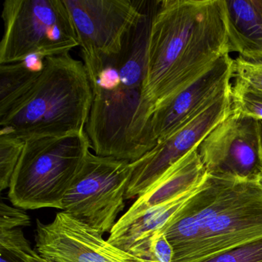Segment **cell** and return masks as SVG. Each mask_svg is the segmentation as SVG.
Masks as SVG:
<instances>
[{
	"instance_id": "13",
	"label": "cell",
	"mask_w": 262,
	"mask_h": 262,
	"mask_svg": "<svg viewBox=\"0 0 262 262\" xmlns=\"http://www.w3.org/2000/svg\"><path fill=\"white\" fill-rule=\"evenodd\" d=\"M208 174L205 187L161 230L172 245L174 254L196 240L217 216L232 206L252 181Z\"/></svg>"
},
{
	"instance_id": "12",
	"label": "cell",
	"mask_w": 262,
	"mask_h": 262,
	"mask_svg": "<svg viewBox=\"0 0 262 262\" xmlns=\"http://www.w3.org/2000/svg\"><path fill=\"white\" fill-rule=\"evenodd\" d=\"M233 60L229 54L222 56L197 80L154 111L142 141L145 154L231 86Z\"/></svg>"
},
{
	"instance_id": "7",
	"label": "cell",
	"mask_w": 262,
	"mask_h": 262,
	"mask_svg": "<svg viewBox=\"0 0 262 262\" xmlns=\"http://www.w3.org/2000/svg\"><path fill=\"white\" fill-rule=\"evenodd\" d=\"M231 84L217 99L188 122L156 144L142 157L131 162V180L126 199L139 197L166 170L192 150L234 111Z\"/></svg>"
},
{
	"instance_id": "17",
	"label": "cell",
	"mask_w": 262,
	"mask_h": 262,
	"mask_svg": "<svg viewBox=\"0 0 262 262\" xmlns=\"http://www.w3.org/2000/svg\"><path fill=\"white\" fill-rule=\"evenodd\" d=\"M45 58L35 54L15 63L0 65V107L7 105L39 76Z\"/></svg>"
},
{
	"instance_id": "11",
	"label": "cell",
	"mask_w": 262,
	"mask_h": 262,
	"mask_svg": "<svg viewBox=\"0 0 262 262\" xmlns=\"http://www.w3.org/2000/svg\"><path fill=\"white\" fill-rule=\"evenodd\" d=\"M36 225L34 250L50 262H156L122 251L65 211Z\"/></svg>"
},
{
	"instance_id": "4",
	"label": "cell",
	"mask_w": 262,
	"mask_h": 262,
	"mask_svg": "<svg viewBox=\"0 0 262 262\" xmlns=\"http://www.w3.org/2000/svg\"><path fill=\"white\" fill-rule=\"evenodd\" d=\"M91 148L85 131L26 141L9 188L22 209H62V200Z\"/></svg>"
},
{
	"instance_id": "26",
	"label": "cell",
	"mask_w": 262,
	"mask_h": 262,
	"mask_svg": "<svg viewBox=\"0 0 262 262\" xmlns=\"http://www.w3.org/2000/svg\"><path fill=\"white\" fill-rule=\"evenodd\" d=\"M257 182L262 188V172L260 173V174H259L258 177L257 178Z\"/></svg>"
},
{
	"instance_id": "8",
	"label": "cell",
	"mask_w": 262,
	"mask_h": 262,
	"mask_svg": "<svg viewBox=\"0 0 262 262\" xmlns=\"http://www.w3.org/2000/svg\"><path fill=\"white\" fill-rule=\"evenodd\" d=\"M73 21L82 55L119 54L128 33L143 16L146 1L63 0Z\"/></svg>"
},
{
	"instance_id": "19",
	"label": "cell",
	"mask_w": 262,
	"mask_h": 262,
	"mask_svg": "<svg viewBox=\"0 0 262 262\" xmlns=\"http://www.w3.org/2000/svg\"><path fill=\"white\" fill-rule=\"evenodd\" d=\"M25 141L0 135V190L10 188V182L16 165L24 150Z\"/></svg>"
},
{
	"instance_id": "15",
	"label": "cell",
	"mask_w": 262,
	"mask_h": 262,
	"mask_svg": "<svg viewBox=\"0 0 262 262\" xmlns=\"http://www.w3.org/2000/svg\"><path fill=\"white\" fill-rule=\"evenodd\" d=\"M229 53L262 63V0H221Z\"/></svg>"
},
{
	"instance_id": "9",
	"label": "cell",
	"mask_w": 262,
	"mask_h": 262,
	"mask_svg": "<svg viewBox=\"0 0 262 262\" xmlns=\"http://www.w3.org/2000/svg\"><path fill=\"white\" fill-rule=\"evenodd\" d=\"M197 150L207 172L255 180L262 172L260 121L234 110Z\"/></svg>"
},
{
	"instance_id": "20",
	"label": "cell",
	"mask_w": 262,
	"mask_h": 262,
	"mask_svg": "<svg viewBox=\"0 0 262 262\" xmlns=\"http://www.w3.org/2000/svg\"><path fill=\"white\" fill-rule=\"evenodd\" d=\"M233 85L262 96V63L248 62L241 57L233 60Z\"/></svg>"
},
{
	"instance_id": "23",
	"label": "cell",
	"mask_w": 262,
	"mask_h": 262,
	"mask_svg": "<svg viewBox=\"0 0 262 262\" xmlns=\"http://www.w3.org/2000/svg\"><path fill=\"white\" fill-rule=\"evenodd\" d=\"M30 219L28 214L16 207H11L4 202L0 204V231L29 226Z\"/></svg>"
},
{
	"instance_id": "16",
	"label": "cell",
	"mask_w": 262,
	"mask_h": 262,
	"mask_svg": "<svg viewBox=\"0 0 262 262\" xmlns=\"http://www.w3.org/2000/svg\"><path fill=\"white\" fill-rule=\"evenodd\" d=\"M207 174L195 148L166 170L138 197L131 208L119 220H129L151 207L180 195L202 182Z\"/></svg>"
},
{
	"instance_id": "10",
	"label": "cell",
	"mask_w": 262,
	"mask_h": 262,
	"mask_svg": "<svg viewBox=\"0 0 262 262\" xmlns=\"http://www.w3.org/2000/svg\"><path fill=\"white\" fill-rule=\"evenodd\" d=\"M262 238V188L250 182L238 200L217 216L172 262H204L222 253Z\"/></svg>"
},
{
	"instance_id": "24",
	"label": "cell",
	"mask_w": 262,
	"mask_h": 262,
	"mask_svg": "<svg viewBox=\"0 0 262 262\" xmlns=\"http://www.w3.org/2000/svg\"><path fill=\"white\" fill-rule=\"evenodd\" d=\"M149 251L150 257L153 261H173L174 249L172 245L161 231L156 232L150 240Z\"/></svg>"
},
{
	"instance_id": "22",
	"label": "cell",
	"mask_w": 262,
	"mask_h": 262,
	"mask_svg": "<svg viewBox=\"0 0 262 262\" xmlns=\"http://www.w3.org/2000/svg\"><path fill=\"white\" fill-rule=\"evenodd\" d=\"M204 262H262V238L222 253Z\"/></svg>"
},
{
	"instance_id": "5",
	"label": "cell",
	"mask_w": 262,
	"mask_h": 262,
	"mask_svg": "<svg viewBox=\"0 0 262 262\" xmlns=\"http://www.w3.org/2000/svg\"><path fill=\"white\" fill-rule=\"evenodd\" d=\"M2 19L0 65L21 62L35 54H67L79 47L63 0H6Z\"/></svg>"
},
{
	"instance_id": "6",
	"label": "cell",
	"mask_w": 262,
	"mask_h": 262,
	"mask_svg": "<svg viewBox=\"0 0 262 262\" xmlns=\"http://www.w3.org/2000/svg\"><path fill=\"white\" fill-rule=\"evenodd\" d=\"M131 162L89 152L62 200L65 211L101 234L110 232L125 207Z\"/></svg>"
},
{
	"instance_id": "18",
	"label": "cell",
	"mask_w": 262,
	"mask_h": 262,
	"mask_svg": "<svg viewBox=\"0 0 262 262\" xmlns=\"http://www.w3.org/2000/svg\"><path fill=\"white\" fill-rule=\"evenodd\" d=\"M33 251L22 228L0 231V262H32Z\"/></svg>"
},
{
	"instance_id": "3",
	"label": "cell",
	"mask_w": 262,
	"mask_h": 262,
	"mask_svg": "<svg viewBox=\"0 0 262 262\" xmlns=\"http://www.w3.org/2000/svg\"><path fill=\"white\" fill-rule=\"evenodd\" d=\"M93 92L83 62L70 53L45 58L43 69L0 107V135L24 141L85 131Z\"/></svg>"
},
{
	"instance_id": "25",
	"label": "cell",
	"mask_w": 262,
	"mask_h": 262,
	"mask_svg": "<svg viewBox=\"0 0 262 262\" xmlns=\"http://www.w3.org/2000/svg\"><path fill=\"white\" fill-rule=\"evenodd\" d=\"M31 261L32 262H50L48 260H45V259L41 257L36 251H33V254L31 255Z\"/></svg>"
},
{
	"instance_id": "21",
	"label": "cell",
	"mask_w": 262,
	"mask_h": 262,
	"mask_svg": "<svg viewBox=\"0 0 262 262\" xmlns=\"http://www.w3.org/2000/svg\"><path fill=\"white\" fill-rule=\"evenodd\" d=\"M231 96L233 108L235 111L257 120L262 121V96L232 84Z\"/></svg>"
},
{
	"instance_id": "14",
	"label": "cell",
	"mask_w": 262,
	"mask_h": 262,
	"mask_svg": "<svg viewBox=\"0 0 262 262\" xmlns=\"http://www.w3.org/2000/svg\"><path fill=\"white\" fill-rule=\"evenodd\" d=\"M208 174L191 189L151 207L133 219L119 220L110 231L108 242L139 258L151 260L150 240L161 231L195 194L205 187Z\"/></svg>"
},
{
	"instance_id": "2",
	"label": "cell",
	"mask_w": 262,
	"mask_h": 262,
	"mask_svg": "<svg viewBox=\"0 0 262 262\" xmlns=\"http://www.w3.org/2000/svg\"><path fill=\"white\" fill-rule=\"evenodd\" d=\"M157 4L146 1L119 54L82 55L93 92L85 133L97 156L135 161L130 135L142 103L147 42Z\"/></svg>"
},
{
	"instance_id": "27",
	"label": "cell",
	"mask_w": 262,
	"mask_h": 262,
	"mask_svg": "<svg viewBox=\"0 0 262 262\" xmlns=\"http://www.w3.org/2000/svg\"><path fill=\"white\" fill-rule=\"evenodd\" d=\"M260 128H261V135H262V121H260Z\"/></svg>"
},
{
	"instance_id": "1",
	"label": "cell",
	"mask_w": 262,
	"mask_h": 262,
	"mask_svg": "<svg viewBox=\"0 0 262 262\" xmlns=\"http://www.w3.org/2000/svg\"><path fill=\"white\" fill-rule=\"evenodd\" d=\"M221 0H162L151 19L142 103L130 135L142 150L147 122L154 111L229 54Z\"/></svg>"
}]
</instances>
